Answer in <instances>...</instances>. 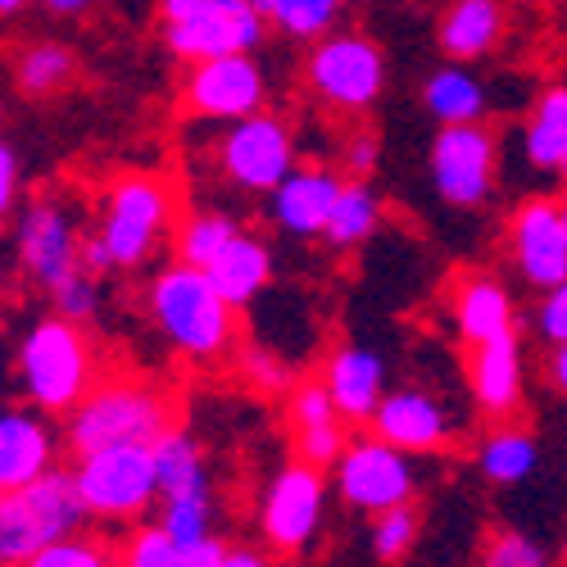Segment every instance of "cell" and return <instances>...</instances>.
<instances>
[{"label":"cell","mask_w":567,"mask_h":567,"mask_svg":"<svg viewBox=\"0 0 567 567\" xmlns=\"http://www.w3.org/2000/svg\"><path fill=\"white\" fill-rule=\"evenodd\" d=\"M146 313L159 327V337L192 363H218L241 346V337H236V309L218 296L205 268H192L182 259H173L168 268L151 277Z\"/></svg>","instance_id":"obj_1"},{"label":"cell","mask_w":567,"mask_h":567,"mask_svg":"<svg viewBox=\"0 0 567 567\" xmlns=\"http://www.w3.org/2000/svg\"><path fill=\"white\" fill-rule=\"evenodd\" d=\"M19 386L32 409L41 413H73L91 391H96V350L86 332L64 318L45 313L37 318L19 341Z\"/></svg>","instance_id":"obj_2"},{"label":"cell","mask_w":567,"mask_h":567,"mask_svg":"<svg viewBox=\"0 0 567 567\" xmlns=\"http://www.w3.org/2000/svg\"><path fill=\"white\" fill-rule=\"evenodd\" d=\"M177 227V196L173 182L159 173H118L101 196L96 236L105 241L114 272L146 268L159 241Z\"/></svg>","instance_id":"obj_3"},{"label":"cell","mask_w":567,"mask_h":567,"mask_svg":"<svg viewBox=\"0 0 567 567\" xmlns=\"http://www.w3.org/2000/svg\"><path fill=\"white\" fill-rule=\"evenodd\" d=\"M173 427L168 400L141 382H96L64 422V445L78 454L105 450V445H151Z\"/></svg>","instance_id":"obj_4"},{"label":"cell","mask_w":567,"mask_h":567,"mask_svg":"<svg viewBox=\"0 0 567 567\" xmlns=\"http://www.w3.org/2000/svg\"><path fill=\"white\" fill-rule=\"evenodd\" d=\"M86 504L78 495L73 467H51L23 491H10L0 504V567H23L37 549H45L60 536L82 532Z\"/></svg>","instance_id":"obj_5"},{"label":"cell","mask_w":567,"mask_h":567,"mask_svg":"<svg viewBox=\"0 0 567 567\" xmlns=\"http://www.w3.org/2000/svg\"><path fill=\"white\" fill-rule=\"evenodd\" d=\"M164 45L182 64L214 55H255L272 28L255 0H159Z\"/></svg>","instance_id":"obj_6"},{"label":"cell","mask_w":567,"mask_h":567,"mask_svg":"<svg viewBox=\"0 0 567 567\" xmlns=\"http://www.w3.org/2000/svg\"><path fill=\"white\" fill-rule=\"evenodd\" d=\"M305 86L332 114H368L386 91V55L363 32H327L305 60Z\"/></svg>","instance_id":"obj_7"},{"label":"cell","mask_w":567,"mask_h":567,"mask_svg":"<svg viewBox=\"0 0 567 567\" xmlns=\"http://www.w3.org/2000/svg\"><path fill=\"white\" fill-rule=\"evenodd\" d=\"M155 445V441H151ZM151 445H105L73 458V482L91 517L105 523H132V517L151 513L159 499V477H155V450Z\"/></svg>","instance_id":"obj_8"},{"label":"cell","mask_w":567,"mask_h":567,"mask_svg":"<svg viewBox=\"0 0 567 567\" xmlns=\"http://www.w3.org/2000/svg\"><path fill=\"white\" fill-rule=\"evenodd\" d=\"M218 173L246 196H272L277 182L296 168V132L291 123L259 110L250 118H236L223 127L218 146H214Z\"/></svg>","instance_id":"obj_9"},{"label":"cell","mask_w":567,"mask_h":567,"mask_svg":"<svg viewBox=\"0 0 567 567\" xmlns=\"http://www.w3.org/2000/svg\"><path fill=\"white\" fill-rule=\"evenodd\" d=\"M337 495L354 508V513H386L400 504H417V467L413 454L395 450L391 441H382L377 432L350 436V445L337 458Z\"/></svg>","instance_id":"obj_10"},{"label":"cell","mask_w":567,"mask_h":567,"mask_svg":"<svg viewBox=\"0 0 567 567\" xmlns=\"http://www.w3.org/2000/svg\"><path fill=\"white\" fill-rule=\"evenodd\" d=\"M432 186L450 209H482L495 196L499 141L486 123H450L432 141Z\"/></svg>","instance_id":"obj_11"},{"label":"cell","mask_w":567,"mask_h":567,"mask_svg":"<svg viewBox=\"0 0 567 567\" xmlns=\"http://www.w3.org/2000/svg\"><path fill=\"white\" fill-rule=\"evenodd\" d=\"M327 513V477L322 467L291 458L287 467L272 472V482L264 486L259 499V536L268 540L272 554H305Z\"/></svg>","instance_id":"obj_12"},{"label":"cell","mask_w":567,"mask_h":567,"mask_svg":"<svg viewBox=\"0 0 567 567\" xmlns=\"http://www.w3.org/2000/svg\"><path fill=\"white\" fill-rule=\"evenodd\" d=\"M182 110L205 123H236L268 110V73L255 55H214L182 73Z\"/></svg>","instance_id":"obj_13"},{"label":"cell","mask_w":567,"mask_h":567,"mask_svg":"<svg viewBox=\"0 0 567 567\" xmlns=\"http://www.w3.org/2000/svg\"><path fill=\"white\" fill-rule=\"evenodd\" d=\"M19 264L41 291H51L73 268H82V227L69 205L41 196L19 209Z\"/></svg>","instance_id":"obj_14"},{"label":"cell","mask_w":567,"mask_h":567,"mask_svg":"<svg viewBox=\"0 0 567 567\" xmlns=\"http://www.w3.org/2000/svg\"><path fill=\"white\" fill-rule=\"evenodd\" d=\"M508 255L527 287L536 291L558 287L567 277V231H563L558 200L536 196L508 214Z\"/></svg>","instance_id":"obj_15"},{"label":"cell","mask_w":567,"mask_h":567,"mask_svg":"<svg viewBox=\"0 0 567 567\" xmlns=\"http://www.w3.org/2000/svg\"><path fill=\"white\" fill-rule=\"evenodd\" d=\"M368 432H377L404 454H445L454 445V417L432 391L400 386L382 395Z\"/></svg>","instance_id":"obj_16"},{"label":"cell","mask_w":567,"mask_h":567,"mask_svg":"<svg viewBox=\"0 0 567 567\" xmlns=\"http://www.w3.org/2000/svg\"><path fill=\"white\" fill-rule=\"evenodd\" d=\"M341 186H346V173L318 168V164L291 168L287 177L277 182V192L268 196V214L287 236L309 241V236L327 231V218H332V205L341 196Z\"/></svg>","instance_id":"obj_17"},{"label":"cell","mask_w":567,"mask_h":567,"mask_svg":"<svg viewBox=\"0 0 567 567\" xmlns=\"http://www.w3.org/2000/svg\"><path fill=\"white\" fill-rule=\"evenodd\" d=\"M467 395L486 417L508 422L527 395V372H523V346L517 337L467 346Z\"/></svg>","instance_id":"obj_18"},{"label":"cell","mask_w":567,"mask_h":567,"mask_svg":"<svg viewBox=\"0 0 567 567\" xmlns=\"http://www.w3.org/2000/svg\"><path fill=\"white\" fill-rule=\"evenodd\" d=\"M60 441L41 409H6L0 413V491H23L55 467Z\"/></svg>","instance_id":"obj_19"},{"label":"cell","mask_w":567,"mask_h":567,"mask_svg":"<svg viewBox=\"0 0 567 567\" xmlns=\"http://www.w3.org/2000/svg\"><path fill=\"white\" fill-rule=\"evenodd\" d=\"M322 382L350 427H368L386 395V359L368 346H337L322 363Z\"/></svg>","instance_id":"obj_20"},{"label":"cell","mask_w":567,"mask_h":567,"mask_svg":"<svg viewBox=\"0 0 567 567\" xmlns=\"http://www.w3.org/2000/svg\"><path fill=\"white\" fill-rule=\"evenodd\" d=\"M454 327H458L463 346L517 337L513 296L495 272H458L454 277Z\"/></svg>","instance_id":"obj_21"},{"label":"cell","mask_w":567,"mask_h":567,"mask_svg":"<svg viewBox=\"0 0 567 567\" xmlns=\"http://www.w3.org/2000/svg\"><path fill=\"white\" fill-rule=\"evenodd\" d=\"M504 28H508L504 0H450V10L436 23V41L445 60L472 64L504 41Z\"/></svg>","instance_id":"obj_22"},{"label":"cell","mask_w":567,"mask_h":567,"mask_svg":"<svg viewBox=\"0 0 567 567\" xmlns=\"http://www.w3.org/2000/svg\"><path fill=\"white\" fill-rule=\"evenodd\" d=\"M205 272L218 287V296L236 313H241L246 305H255L268 291V281H272V250H268V241H259L255 231H241Z\"/></svg>","instance_id":"obj_23"},{"label":"cell","mask_w":567,"mask_h":567,"mask_svg":"<svg viewBox=\"0 0 567 567\" xmlns=\"http://www.w3.org/2000/svg\"><path fill=\"white\" fill-rule=\"evenodd\" d=\"M422 110H427L441 127H450V123H482L486 110H491L486 82L472 73L467 64L450 60V64H441L427 82H422Z\"/></svg>","instance_id":"obj_24"},{"label":"cell","mask_w":567,"mask_h":567,"mask_svg":"<svg viewBox=\"0 0 567 567\" xmlns=\"http://www.w3.org/2000/svg\"><path fill=\"white\" fill-rule=\"evenodd\" d=\"M472 463H477V472L491 486H523L527 477H536V467H540V441L527 427H508V422H499V427H491L477 441Z\"/></svg>","instance_id":"obj_25"},{"label":"cell","mask_w":567,"mask_h":567,"mask_svg":"<svg viewBox=\"0 0 567 567\" xmlns=\"http://www.w3.org/2000/svg\"><path fill=\"white\" fill-rule=\"evenodd\" d=\"M151 450H155L159 499H177V495H214V477H209L205 445H200L192 432L168 427Z\"/></svg>","instance_id":"obj_26"},{"label":"cell","mask_w":567,"mask_h":567,"mask_svg":"<svg viewBox=\"0 0 567 567\" xmlns=\"http://www.w3.org/2000/svg\"><path fill=\"white\" fill-rule=\"evenodd\" d=\"M382 196L372 192V182L368 177H346L341 186V196L332 205V218H327V231H322V241L332 246V250H354L363 246L368 236L382 227Z\"/></svg>","instance_id":"obj_27"},{"label":"cell","mask_w":567,"mask_h":567,"mask_svg":"<svg viewBox=\"0 0 567 567\" xmlns=\"http://www.w3.org/2000/svg\"><path fill=\"white\" fill-rule=\"evenodd\" d=\"M563 151H567V86H549V91H540V101L527 114L523 155H527L532 168L558 177Z\"/></svg>","instance_id":"obj_28"},{"label":"cell","mask_w":567,"mask_h":567,"mask_svg":"<svg viewBox=\"0 0 567 567\" xmlns=\"http://www.w3.org/2000/svg\"><path fill=\"white\" fill-rule=\"evenodd\" d=\"M78 78V55L64 41H32L14 64V82L28 101H51Z\"/></svg>","instance_id":"obj_29"},{"label":"cell","mask_w":567,"mask_h":567,"mask_svg":"<svg viewBox=\"0 0 567 567\" xmlns=\"http://www.w3.org/2000/svg\"><path fill=\"white\" fill-rule=\"evenodd\" d=\"M241 231L246 227L236 223L231 214H223V209H196V214H186L173 227V255L182 264H192V268H209Z\"/></svg>","instance_id":"obj_30"},{"label":"cell","mask_w":567,"mask_h":567,"mask_svg":"<svg viewBox=\"0 0 567 567\" xmlns=\"http://www.w3.org/2000/svg\"><path fill=\"white\" fill-rule=\"evenodd\" d=\"M259 14L291 41H318L332 32L346 0H255Z\"/></svg>","instance_id":"obj_31"},{"label":"cell","mask_w":567,"mask_h":567,"mask_svg":"<svg viewBox=\"0 0 567 567\" xmlns=\"http://www.w3.org/2000/svg\"><path fill=\"white\" fill-rule=\"evenodd\" d=\"M159 527L186 545L196 549L214 536V495H177V499H159Z\"/></svg>","instance_id":"obj_32"},{"label":"cell","mask_w":567,"mask_h":567,"mask_svg":"<svg viewBox=\"0 0 567 567\" xmlns=\"http://www.w3.org/2000/svg\"><path fill=\"white\" fill-rule=\"evenodd\" d=\"M417 532H422V517H417V504H400V508H386L372 517L368 527V549L377 563H400L413 545H417Z\"/></svg>","instance_id":"obj_33"},{"label":"cell","mask_w":567,"mask_h":567,"mask_svg":"<svg viewBox=\"0 0 567 567\" xmlns=\"http://www.w3.org/2000/svg\"><path fill=\"white\" fill-rule=\"evenodd\" d=\"M23 567H123V558L101 536L73 532V536H60V540H51L45 549H37Z\"/></svg>","instance_id":"obj_34"},{"label":"cell","mask_w":567,"mask_h":567,"mask_svg":"<svg viewBox=\"0 0 567 567\" xmlns=\"http://www.w3.org/2000/svg\"><path fill=\"white\" fill-rule=\"evenodd\" d=\"M118 558H123V567H192V549L177 545L159 523L136 527Z\"/></svg>","instance_id":"obj_35"},{"label":"cell","mask_w":567,"mask_h":567,"mask_svg":"<svg viewBox=\"0 0 567 567\" xmlns=\"http://www.w3.org/2000/svg\"><path fill=\"white\" fill-rule=\"evenodd\" d=\"M287 417H291V436L309 432V427H327V422H346L322 377H305V382H296L287 391Z\"/></svg>","instance_id":"obj_36"},{"label":"cell","mask_w":567,"mask_h":567,"mask_svg":"<svg viewBox=\"0 0 567 567\" xmlns=\"http://www.w3.org/2000/svg\"><path fill=\"white\" fill-rule=\"evenodd\" d=\"M236 372H241V382H250L259 395H281L296 386L287 359L272 354L268 346H236Z\"/></svg>","instance_id":"obj_37"},{"label":"cell","mask_w":567,"mask_h":567,"mask_svg":"<svg viewBox=\"0 0 567 567\" xmlns=\"http://www.w3.org/2000/svg\"><path fill=\"white\" fill-rule=\"evenodd\" d=\"M482 567H549V554L540 540H532L527 532L499 527L491 532V540L482 545Z\"/></svg>","instance_id":"obj_38"},{"label":"cell","mask_w":567,"mask_h":567,"mask_svg":"<svg viewBox=\"0 0 567 567\" xmlns=\"http://www.w3.org/2000/svg\"><path fill=\"white\" fill-rule=\"evenodd\" d=\"M51 305H55V313H64V318H73V322H82V318H91L101 309V277L96 272H86V268H73L64 281H55L51 291Z\"/></svg>","instance_id":"obj_39"},{"label":"cell","mask_w":567,"mask_h":567,"mask_svg":"<svg viewBox=\"0 0 567 567\" xmlns=\"http://www.w3.org/2000/svg\"><path fill=\"white\" fill-rule=\"evenodd\" d=\"M350 422H327V427H309V432H296V458L313 463V467H337L341 450L350 445Z\"/></svg>","instance_id":"obj_40"},{"label":"cell","mask_w":567,"mask_h":567,"mask_svg":"<svg viewBox=\"0 0 567 567\" xmlns=\"http://www.w3.org/2000/svg\"><path fill=\"white\" fill-rule=\"evenodd\" d=\"M377 159H382V136H377L372 127H354L346 136V146H341V168L346 177H368L377 168Z\"/></svg>","instance_id":"obj_41"},{"label":"cell","mask_w":567,"mask_h":567,"mask_svg":"<svg viewBox=\"0 0 567 567\" xmlns=\"http://www.w3.org/2000/svg\"><path fill=\"white\" fill-rule=\"evenodd\" d=\"M536 332L549 346H567V277L558 281V287L545 291V300L536 309Z\"/></svg>","instance_id":"obj_42"},{"label":"cell","mask_w":567,"mask_h":567,"mask_svg":"<svg viewBox=\"0 0 567 567\" xmlns=\"http://www.w3.org/2000/svg\"><path fill=\"white\" fill-rule=\"evenodd\" d=\"M19 186H23L19 155H14V146H6V141H0V223L14 218V209H19Z\"/></svg>","instance_id":"obj_43"},{"label":"cell","mask_w":567,"mask_h":567,"mask_svg":"<svg viewBox=\"0 0 567 567\" xmlns=\"http://www.w3.org/2000/svg\"><path fill=\"white\" fill-rule=\"evenodd\" d=\"M223 567H277V563H272L264 549H250V545H227Z\"/></svg>","instance_id":"obj_44"},{"label":"cell","mask_w":567,"mask_h":567,"mask_svg":"<svg viewBox=\"0 0 567 567\" xmlns=\"http://www.w3.org/2000/svg\"><path fill=\"white\" fill-rule=\"evenodd\" d=\"M545 377L549 386L567 400V346H549V359H545Z\"/></svg>","instance_id":"obj_45"},{"label":"cell","mask_w":567,"mask_h":567,"mask_svg":"<svg viewBox=\"0 0 567 567\" xmlns=\"http://www.w3.org/2000/svg\"><path fill=\"white\" fill-rule=\"evenodd\" d=\"M223 554H227V540L209 536L205 545H196V549H192V567H223Z\"/></svg>","instance_id":"obj_46"},{"label":"cell","mask_w":567,"mask_h":567,"mask_svg":"<svg viewBox=\"0 0 567 567\" xmlns=\"http://www.w3.org/2000/svg\"><path fill=\"white\" fill-rule=\"evenodd\" d=\"M37 6L45 10V14H55V19H78V14H86L96 0H37Z\"/></svg>","instance_id":"obj_47"},{"label":"cell","mask_w":567,"mask_h":567,"mask_svg":"<svg viewBox=\"0 0 567 567\" xmlns=\"http://www.w3.org/2000/svg\"><path fill=\"white\" fill-rule=\"evenodd\" d=\"M23 6H28V0H0V19H14Z\"/></svg>","instance_id":"obj_48"},{"label":"cell","mask_w":567,"mask_h":567,"mask_svg":"<svg viewBox=\"0 0 567 567\" xmlns=\"http://www.w3.org/2000/svg\"><path fill=\"white\" fill-rule=\"evenodd\" d=\"M558 214H563V231H567V200H558Z\"/></svg>","instance_id":"obj_49"},{"label":"cell","mask_w":567,"mask_h":567,"mask_svg":"<svg viewBox=\"0 0 567 567\" xmlns=\"http://www.w3.org/2000/svg\"><path fill=\"white\" fill-rule=\"evenodd\" d=\"M558 177L567 182V151H563V164H558Z\"/></svg>","instance_id":"obj_50"},{"label":"cell","mask_w":567,"mask_h":567,"mask_svg":"<svg viewBox=\"0 0 567 567\" xmlns=\"http://www.w3.org/2000/svg\"><path fill=\"white\" fill-rule=\"evenodd\" d=\"M558 558H563V563H567V540H563V554H558Z\"/></svg>","instance_id":"obj_51"},{"label":"cell","mask_w":567,"mask_h":567,"mask_svg":"<svg viewBox=\"0 0 567 567\" xmlns=\"http://www.w3.org/2000/svg\"><path fill=\"white\" fill-rule=\"evenodd\" d=\"M6 495H10V491H0V504H6Z\"/></svg>","instance_id":"obj_52"},{"label":"cell","mask_w":567,"mask_h":567,"mask_svg":"<svg viewBox=\"0 0 567 567\" xmlns=\"http://www.w3.org/2000/svg\"><path fill=\"white\" fill-rule=\"evenodd\" d=\"M0 123H6V110H0Z\"/></svg>","instance_id":"obj_53"}]
</instances>
